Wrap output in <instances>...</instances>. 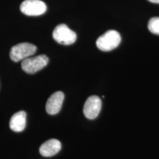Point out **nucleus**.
<instances>
[{
    "label": "nucleus",
    "instance_id": "obj_1",
    "mask_svg": "<svg viewBox=\"0 0 159 159\" xmlns=\"http://www.w3.org/2000/svg\"><path fill=\"white\" fill-rule=\"evenodd\" d=\"M120 42V34L116 30H111L97 39L96 44L97 48L101 51L109 52L116 48Z\"/></svg>",
    "mask_w": 159,
    "mask_h": 159
},
{
    "label": "nucleus",
    "instance_id": "obj_2",
    "mask_svg": "<svg viewBox=\"0 0 159 159\" xmlns=\"http://www.w3.org/2000/svg\"><path fill=\"white\" fill-rule=\"evenodd\" d=\"M49 58L46 55L27 57L21 62V69L27 74H35L48 64Z\"/></svg>",
    "mask_w": 159,
    "mask_h": 159
},
{
    "label": "nucleus",
    "instance_id": "obj_3",
    "mask_svg": "<svg viewBox=\"0 0 159 159\" xmlns=\"http://www.w3.org/2000/svg\"><path fill=\"white\" fill-rule=\"evenodd\" d=\"M36 49V46L30 43H20L12 47L10 57L14 62H19L34 55Z\"/></svg>",
    "mask_w": 159,
    "mask_h": 159
},
{
    "label": "nucleus",
    "instance_id": "obj_4",
    "mask_svg": "<svg viewBox=\"0 0 159 159\" xmlns=\"http://www.w3.org/2000/svg\"><path fill=\"white\" fill-rule=\"evenodd\" d=\"M52 37L55 41L63 45H71L76 41L77 34L67 25L61 24L54 29Z\"/></svg>",
    "mask_w": 159,
    "mask_h": 159
},
{
    "label": "nucleus",
    "instance_id": "obj_5",
    "mask_svg": "<svg viewBox=\"0 0 159 159\" xmlns=\"http://www.w3.org/2000/svg\"><path fill=\"white\" fill-rule=\"evenodd\" d=\"M47 5L41 0H25L20 5L21 13L30 16H38L47 11Z\"/></svg>",
    "mask_w": 159,
    "mask_h": 159
},
{
    "label": "nucleus",
    "instance_id": "obj_6",
    "mask_svg": "<svg viewBox=\"0 0 159 159\" xmlns=\"http://www.w3.org/2000/svg\"><path fill=\"white\" fill-rule=\"evenodd\" d=\"M101 108H102L101 99L95 95L91 96L85 101L83 108V114L89 119H94L99 114Z\"/></svg>",
    "mask_w": 159,
    "mask_h": 159
},
{
    "label": "nucleus",
    "instance_id": "obj_7",
    "mask_svg": "<svg viewBox=\"0 0 159 159\" xmlns=\"http://www.w3.org/2000/svg\"><path fill=\"white\" fill-rule=\"evenodd\" d=\"M64 100V94L62 91H56L49 97L46 103V111L50 115L58 114Z\"/></svg>",
    "mask_w": 159,
    "mask_h": 159
},
{
    "label": "nucleus",
    "instance_id": "obj_8",
    "mask_svg": "<svg viewBox=\"0 0 159 159\" xmlns=\"http://www.w3.org/2000/svg\"><path fill=\"white\" fill-rule=\"evenodd\" d=\"M61 144L57 139H52L46 141L41 145L39 152L42 156L51 157L56 155L61 150Z\"/></svg>",
    "mask_w": 159,
    "mask_h": 159
},
{
    "label": "nucleus",
    "instance_id": "obj_9",
    "mask_svg": "<svg viewBox=\"0 0 159 159\" xmlns=\"http://www.w3.org/2000/svg\"><path fill=\"white\" fill-rule=\"evenodd\" d=\"M27 123V114L25 111L16 112L11 116L10 120V128L14 132H21L25 130Z\"/></svg>",
    "mask_w": 159,
    "mask_h": 159
},
{
    "label": "nucleus",
    "instance_id": "obj_10",
    "mask_svg": "<svg viewBox=\"0 0 159 159\" xmlns=\"http://www.w3.org/2000/svg\"><path fill=\"white\" fill-rule=\"evenodd\" d=\"M148 29L152 33L159 35V17L151 18L148 22Z\"/></svg>",
    "mask_w": 159,
    "mask_h": 159
},
{
    "label": "nucleus",
    "instance_id": "obj_11",
    "mask_svg": "<svg viewBox=\"0 0 159 159\" xmlns=\"http://www.w3.org/2000/svg\"><path fill=\"white\" fill-rule=\"evenodd\" d=\"M149 2L152 3H156V4H159V0H148Z\"/></svg>",
    "mask_w": 159,
    "mask_h": 159
}]
</instances>
